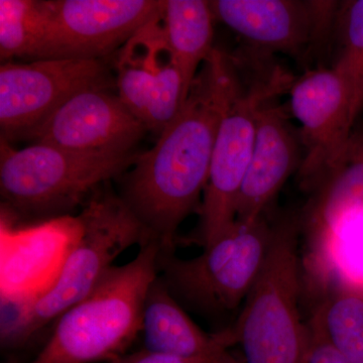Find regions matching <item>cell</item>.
<instances>
[{
    "mask_svg": "<svg viewBox=\"0 0 363 363\" xmlns=\"http://www.w3.org/2000/svg\"><path fill=\"white\" fill-rule=\"evenodd\" d=\"M238 69L215 49L178 116L121 176L119 198L160 252H175L179 227L201 205L219 124L240 84Z\"/></svg>",
    "mask_w": 363,
    "mask_h": 363,
    "instance_id": "obj_1",
    "label": "cell"
},
{
    "mask_svg": "<svg viewBox=\"0 0 363 363\" xmlns=\"http://www.w3.org/2000/svg\"><path fill=\"white\" fill-rule=\"evenodd\" d=\"M160 247L147 243L114 266L85 298L54 322L39 353L25 363L111 362L142 332L145 296L157 277Z\"/></svg>",
    "mask_w": 363,
    "mask_h": 363,
    "instance_id": "obj_2",
    "label": "cell"
},
{
    "mask_svg": "<svg viewBox=\"0 0 363 363\" xmlns=\"http://www.w3.org/2000/svg\"><path fill=\"white\" fill-rule=\"evenodd\" d=\"M140 154L75 152L45 143L16 150L1 138L2 206L23 222L55 220L87 202L102 184L125 174Z\"/></svg>",
    "mask_w": 363,
    "mask_h": 363,
    "instance_id": "obj_3",
    "label": "cell"
},
{
    "mask_svg": "<svg viewBox=\"0 0 363 363\" xmlns=\"http://www.w3.org/2000/svg\"><path fill=\"white\" fill-rule=\"evenodd\" d=\"M78 236L69 247L52 285L28 298L23 314L2 348L25 346L66 310L85 298L133 245H147V235L118 195L96 191L77 218Z\"/></svg>",
    "mask_w": 363,
    "mask_h": 363,
    "instance_id": "obj_4",
    "label": "cell"
},
{
    "mask_svg": "<svg viewBox=\"0 0 363 363\" xmlns=\"http://www.w3.org/2000/svg\"><path fill=\"white\" fill-rule=\"evenodd\" d=\"M301 224L295 216L274 222L267 259L231 327L240 363H306L308 324L302 319Z\"/></svg>",
    "mask_w": 363,
    "mask_h": 363,
    "instance_id": "obj_5",
    "label": "cell"
},
{
    "mask_svg": "<svg viewBox=\"0 0 363 363\" xmlns=\"http://www.w3.org/2000/svg\"><path fill=\"white\" fill-rule=\"evenodd\" d=\"M272 228L266 215L252 222L235 220L192 259L160 252L157 274L186 311L220 321L240 310L259 278Z\"/></svg>",
    "mask_w": 363,
    "mask_h": 363,
    "instance_id": "obj_6",
    "label": "cell"
},
{
    "mask_svg": "<svg viewBox=\"0 0 363 363\" xmlns=\"http://www.w3.org/2000/svg\"><path fill=\"white\" fill-rule=\"evenodd\" d=\"M257 72L255 78L240 80L219 124L209 177L199 208L200 222L188 238L202 248L211 245L236 219V205L247 174L260 107L289 84L279 69Z\"/></svg>",
    "mask_w": 363,
    "mask_h": 363,
    "instance_id": "obj_7",
    "label": "cell"
},
{
    "mask_svg": "<svg viewBox=\"0 0 363 363\" xmlns=\"http://www.w3.org/2000/svg\"><path fill=\"white\" fill-rule=\"evenodd\" d=\"M290 96L304 149L298 178L302 188L314 192L342 160L362 106L334 67L306 72L291 86Z\"/></svg>",
    "mask_w": 363,
    "mask_h": 363,
    "instance_id": "obj_8",
    "label": "cell"
},
{
    "mask_svg": "<svg viewBox=\"0 0 363 363\" xmlns=\"http://www.w3.org/2000/svg\"><path fill=\"white\" fill-rule=\"evenodd\" d=\"M108 85V72L102 60L4 62L0 67L2 140H28L72 97L90 88Z\"/></svg>",
    "mask_w": 363,
    "mask_h": 363,
    "instance_id": "obj_9",
    "label": "cell"
},
{
    "mask_svg": "<svg viewBox=\"0 0 363 363\" xmlns=\"http://www.w3.org/2000/svg\"><path fill=\"white\" fill-rule=\"evenodd\" d=\"M116 68L117 94L147 130L159 136L189 95L167 40L161 9L116 52Z\"/></svg>",
    "mask_w": 363,
    "mask_h": 363,
    "instance_id": "obj_10",
    "label": "cell"
},
{
    "mask_svg": "<svg viewBox=\"0 0 363 363\" xmlns=\"http://www.w3.org/2000/svg\"><path fill=\"white\" fill-rule=\"evenodd\" d=\"M40 59L102 60L161 9L157 0H50Z\"/></svg>",
    "mask_w": 363,
    "mask_h": 363,
    "instance_id": "obj_11",
    "label": "cell"
},
{
    "mask_svg": "<svg viewBox=\"0 0 363 363\" xmlns=\"http://www.w3.org/2000/svg\"><path fill=\"white\" fill-rule=\"evenodd\" d=\"M221 21L255 50L298 55L328 37L337 16L334 1L307 0H214Z\"/></svg>",
    "mask_w": 363,
    "mask_h": 363,
    "instance_id": "obj_12",
    "label": "cell"
},
{
    "mask_svg": "<svg viewBox=\"0 0 363 363\" xmlns=\"http://www.w3.org/2000/svg\"><path fill=\"white\" fill-rule=\"evenodd\" d=\"M147 131L118 94L101 86L72 97L28 140L75 152H128Z\"/></svg>",
    "mask_w": 363,
    "mask_h": 363,
    "instance_id": "obj_13",
    "label": "cell"
},
{
    "mask_svg": "<svg viewBox=\"0 0 363 363\" xmlns=\"http://www.w3.org/2000/svg\"><path fill=\"white\" fill-rule=\"evenodd\" d=\"M274 98L260 107L255 145L241 186L235 220L252 222L264 216L284 184L302 164L300 135Z\"/></svg>",
    "mask_w": 363,
    "mask_h": 363,
    "instance_id": "obj_14",
    "label": "cell"
},
{
    "mask_svg": "<svg viewBox=\"0 0 363 363\" xmlns=\"http://www.w3.org/2000/svg\"><path fill=\"white\" fill-rule=\"evenodd\" d=\"M142 332L143 350L169 357H216L235 345L231 326L214 333L202 330L169 292L159 274L145 296Z\"/></svg>",
    "mask_w": 363,
    "mask_h": 363,
    "instance_id": "obj_15",
    "label": "cell"
},
{
    "mask_svg": "<svg viewBox=\"0 0 363 363\" xmlns=\"http://www.w3.org/2000/svg\"><path fill=\"white\" fill-rule=\"evenodd\" d=\"M362 219L363 135L351 138L338 166L314 191L306 220L311 247L329 252L343 231Z\"/></svg>",
    "mask_w": 363,
    "mask_h": 363,
    "instance_id": "obj_16",
    "label": "cell"
},
{
    "mask_svg": "<svg viewBox=\"0 0 363 363\" xmlns=\"http://www.w3.org/2000/svg\"><path fill=\"white\" fill-rule=\"evenodd\" d=\"M161 13L169 48L190 92L198 69L215 51L211 6L205 0H162Z\"/></svg>",
    "mask_w": 363,
    "mask_h": 363,
    "instance_id": "obj_17",
    "label": "cell"
},
{
    "mask_svg": "<svg viewBox=\"0 0 363 363\" xmlns=\"http://www.w3.org/2000/svg\"><path fill=\"white\" fill-rule=\"evenodd\" d=\"M308 323L350 362L363 363V286L344 283L327 291Z\"/></svg>",
    "mask_w": 363,
    "mask_h": 363,
    "instance_id": "obj_18",
    "label": "cell"
},
{
    "mask_svg": "<svg viewBox=\"0 0 363 363\" xmlns=\"http://www.w3.org/2000/svg\"><path fill=\"white\" fill-rule=\"evenodd\" d=\"M47 1L0 0V57L38 60L45 28Z\"/></svg>",
    "mask_w": 363,
    "mask_h": 363,
    "instance_id": "obj_19",
    "label": "cell"
},
{
    "mask_svg": "<svg viewBox=\"0 0 363 363\" xmlns=\"http://www.w3.org/2000/svg\"><path fill=\"white\" fill-rule=\"evenodd\" d=\"M335 23L340 49L334 68L347 79L363 106V0L345 4L337 11Z\"/></svg>",
    "mask_w": 363,
    "mask_h": 363,
    "instance_id": "obj_20",
    "label": "cell"
},
{
    "mask_svg": "<svg viewBox=\"0 0 363 363\" xmlns=\"http://www.w3.org/2000/svg\"><path fill=\"white\" fill-rule=\"evenodd\" d=\"M310 340L306 363H352L327 342L309 323Z\"/></svg>",
    "mask_w": 363,
    "mask_h": 363,
    "instance_id": "obj_21",
    "label": "cell"
},
{
    "mask_svg": "<svg viewBox=\"0 0 363 363\" xmlns=\"http://www.w3.org/2000/svg\"><path fill=\"white\" fill-rule=\"evenodd\" d=\"M220 355L197 358H181L157 354V353L142 350L131 353V354L121 355V357L114 358L108 363H213L214 360Z\"/></svg>",
    "mask_w": 363,
    "mask_h": 363,
    "instance_id": "obj_22",
    "label": "cell"
},
{
    "mask_svg": "<svg viewBox=\"0 0 363 363\" xmlns=\"http://www.w3.org/2000/svg\"><path fill=\"white\" fill-rule=\"evenodd\" d=\"M213 363H240V362L234 359V358L229 354L228 351H227V352L222 353L220 357H217Z\"/></svg>",
    "mask_w": 363,
    "mask_h": 363,
    "instance_id": "obj_23",
    "label": "cell"
}]
</instances>
